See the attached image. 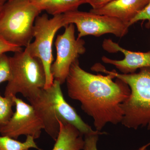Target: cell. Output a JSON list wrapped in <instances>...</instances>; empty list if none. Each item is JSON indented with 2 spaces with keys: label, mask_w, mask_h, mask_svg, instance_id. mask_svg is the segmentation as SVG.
I'll list each match as a JSON object with an SVG mask.
<instances>
[{
  "label": "cell",
  "mask_w": 150,
  "mask_h": 150,
  "mask_svg": "<svg viewBox=\"0 0 150 150\" xmlns=\"http://www.w3.org/2000/svg\"><path fill=\"white\" fill-rule=\"evenodd\" d=\"M16 107L9 121L1 131V136L17 140L22 135L38 139L44 127L41 119L31 104L16 97L13 98Z\"/></svg>",
  "instance_id": "cell-9"
},
{
  "label": "cell",
  "mask_w": 150,
  "mask_h": 150,
  "mask_svg": "<svg viewBox=\"0 0 150 150\" xmlns=\"http://www.w3.org/2000/svg\"><path fill=\"white\" fill-rule=\"evenodd\" d=\"M63 16L65 26L71 23L76 25L79 39L86 35L99 37L108 33L122 38L129 31L128 23L115 18L97 14L91 11L77 10L63 14Z\"/></svg>",
  "instance_id": "cell-7"
},
{
  "label": "cell",
  "mask_w": 150,
  "mask_h": 150,
  "mask_svg": "<svg viewBox=\"0 0 150 150\" xmlns=\"http://www.w3.org/2000/svg\"><path fill=\"white\" fill-rule=\"evenodd\" d=\"M102 46L109 53L121 52L124 54V59L121 60H113L105 56L102 58L103 62L115 66L123 74H133L138 69L150 67V51L146 52L129 51L111 39H105Z\"/></svg>",
  "instance_id": "cell-10"
},
{
  "label": "cell",
  "mask_w": 150,
  "mask_h": 150,
  "mask_svg": "<svg viewBox=\"0 0 150 150\" xmlns=\"http://www.w3.org/2000/svg\"><path fill=\"white\" fill-rule=\"evenodd\" d=\"M65 28L64 32L57 35L55 41L57 55L51 67L54 80L58 81L61 85L66 82L73 63L86 51L84 40L75 37L74 24L71 23Z\"/></svg>",
  "instance_id": "cell-8"
},
{
  "label": "cell",
  "mask_w": 150,
  "mask_h": 150,
  "mask_svg": "<svg viewBox=\"0 0 150 150\" xmlns=\"http://www.w3.org/2000/svg\"><path fill=\"white\" fill-rule=\"evenodd\" d=\"M41 11L30 0H8L0 16V36L11 44L26 47L33 38L35 19Z\"/></svg>",
  "instance_id": "cell-4"
},
{
  "label": "cell",
  "mask_w": 150,
  "mask_h": 150,
  "mask_svg": "<svg viewBox=\"0 0 150 150\" xmlns=\"http://www.w3.org/2000/svg\"><path fill=\"white\" fill-rule=\"evenodd\" d=\"M6 1H8V0H6Z\"/></svg>",
  "instance_id": "cell-24"
},
{
  "label": "cell",
  "mask_w": 150,
  "mask_h": 150,
  "mask_svg": "<svg viewBox=\"0 0 150 150\" xmlns=\"http://www.w3.org/2000/svg\"><path fill=\"white\" fill-rule=\"evenodd\" d=\"M113 1L114 0H88V4L91 6L93 9H96Z\"/></svg>",
  "instance_id": "cell-20"
},
{
  "label": "cell",
  "mask_w": 150,
  "mask_h": 150,
  "mask_svg": "<svg viewBox=\"0 0 150 150\" xmlns=\"http://www.w3.org/2000/svg\"><path fill=\"white\" fill-rule=\"evenodd\" d=\"M140 21H147L146 27L147 28H150V0H149V2L146 6L129 23V27Z\"/></svg>",
  "instance_id": "cell-17"
},
{
  "label": "cell",
  "mask_w": 150,
  "mask_h": 150,
  "mask_svg": "<svg viewBox=\"0 0 150 150\" xmlns=\"http://www.w3.org/2000/svg\"><path fill=\"white\" fill-rule=\"evenodd\" d=\"M35 139L27 136L24 142H21L6 136H0V150H25L35 149L41 150L36 144Z\"/></svg>",
  "instance_id": "cell-14"
},
{
  "label": "cell",
  "mask_w": 150,
  "mask_h": 150,
  "mask_svg": "<svg viewBox=\"0 0 150 150\" xmlns=\"http://www.w3.org/2000/svg\"><path fill=\"white\" fill-rule=\"evenodd\" d=\"M60 131L52 150H82L84 145L82 135L71 124L59 121Z\"/></svg>",
  "instance_id": "cell-12"
},
{
  "label": "cell",
  "mask_w": 150,
  "mask_h": 150,
  "mask_svg": "<svg viewBox=\"0 0 150 150\" xmlns=\"http://www.w3.org/2000/svg\"><path fill=\"white\" fill-rule=\"evenodd\" d=\"M15 103L13 98L3 97L0 94V133L13 114Z\"/></svg>",
  "instance_id": "cell-15"
},
{
  "label": "cell",
  "mask_w": 150,
  "mask_h": 150,
  "mask_svg": "<svg viewBox=\"0 0 150 150\" xmlns=\"http://www.w3.org/2000/svg\"><path fill=\"white\" fill-rule=\"evenodd\" d=\"M99 134H88L85 136L83 150H98L97 142Z\"/></svg>",
  "instance_id": "cell-18"
},
{
  "label": "cell",
  "mask_w": 150,
  "mask_h": 150,
  "mask_svg": "<svg viewBox=\"0 0 150 150\" xmlns=\"http://www.w3.org/2000/svg\"><path fill=\"white\" fill-rule=\"evenodd\" d=\"M10 57L11 77L8 82L4 96L13 98L21 93L28 100L45 88L46 74L40 60L32 56L25 48Z\"/></svg>",
  "instance_id": "cell-5"
},
{
  "label": "cell",
  "mask_w": 150,
  "mask_h": 150,
  "mask_svg": "<svg viewBox=\"0 0 150 150\" xmlns=\"http://www.w3.org/2000/svg\"><path fill=\"white\" fill-rule=\"evenodd\" d=\"M149 145H150V143H149V144H147L145 145V146H144L139 148V149H138L136 150H146V148L148 146H149Z\"/></svg>",
  "instance_id": "cell-22"
},
{
  "label": "cell",
  "mask_w": 150,
  "mask_h": 150,
  "mask_svg": "<svg viewBox=\"0 0 150 150\" xmlns=\"http://www.w3.org/2000/svg\"><path fill=\"white\" fill-rule=\"evenodd\" d=\"M21 51H22L21 47L10 44L0 36V56L2 54H6L7 52L16 53Z\"/></svg>",
  "instance_id": "cell-19"
},
{
  "label": "cell",
  "mask_w": 150,
  "mask_h": 150,
  "mask_svg": "<svg viewBox=\"0 0 150 150\" xmlns=\"http://www.w3.org/2000/svg\"><path fill=\"white\" fill-rule=\"evenodd\" d=\"M110 74L128 85L131 90L129 97L121 104V123L129 129H150V67L140 69L137 73L120 74L113 70Z\"/></svg>",
  "instance_id": "cell-3"
},
{
  "label": "cell",
  "mask_w": 150,
  "mask_h": 150,
  "mask_svg": "<svg viewBox=\"0 0 150 150\" xmlns=\"http://www.w3.org/2000/svg\"><path fill=\"white\" fill-rule=\"evenodd\" d=\"M148 2L149 0H114L99 8H92L90 11L115 18L129 25Z\"/></svg>",
  "instance_id": "cell-11"
},
{
  "label": "cell",
  "mask_w": 150,
  "mask_h": 150,
  "mask_svg": "<svg viewBox=\"0 0 150 150\" xmlns=\"http://www.w3.org/2000/svg\"><path fill=\"white\" fill-rule=\"evenodd\" d=\"M30 150V149H26V150Z\"/></svg>",
  "instance_id": "cell-23"
},
{
  "label": "cell",
  "mask_w": 150,
  "mask_h": 150,
  "mask_svg": "<svg viewBox=\"0 0 150 150\" xmlns=\"http://www.w3.org/2000/svg\"><path fill=\"white\" fill-rule=\"evenodd\" d=\"M61 86L58 81L54 80L51 87L43 89L34 98L28 100L41 119L46 133L56 141L60 131L59 122L61 121L73 125L84 136L106 134L94 131L82 119L65 99Z\"/></svg>",
  "instance_id": "cell-2"
},
{
  "label": "cell",
  "mask_w": 150,
  "mask_h": 150,
  "mask_svg": "<svg viewBox=\"0 0 150 150\" xmlns=\"http://www.w3.org/2000/svg\"><path fill=\"white\" fill-rule=\"evenodd\" d=\"M11 77L10 57L4 54L0 56V84L10 80Z\"/></svg>",
  "instance_id": "cell-16"
},
{
  "label": "cell",
  "mask_w": 150,
  "mask_h": 150,
  "mask_svg": "<svg viewBox=\"0 0 150 150\" xmlns=\"http://www.w3.org/2000/svg\"><path fill=\"white\" fill-rule=\"evenodd\" d=\"M6 1V0H0V16L2 11L3 8Z\"/></svg>",
  "instance_id": "cell-21"
},
{
  "label": "cell",
  "mask_w": 150,
  "mask_h": 150,
  "mask_svg": "<svg viewBox=\"0 0 150 150\" xmlns=\"http://www.w3.org/2000/svg\"><path fill=\"white\" fill-rule=\"evenodd\" d=\"M112 75H95L81 68L78 59L66 79L68 95L80 102L82 110L93 120L96 130L101 132L107 123H121V104L130 96L128 85Z\"/></svg>",
  "instance_id": "cell-1"
},
{
  "label": "cell",
  "mask_w": 150,
  "mask_h": 150,
  "mask_svg": "<svg viewBox=\"0 0 150 150\" xmlns=\"http://www.w3.org/2000/svg\"><path fill=\"white\" fill-rule=\"evenodd\" d=\"M40 10L46 11L53 16L77 10L88 0H30Z\"/></svg>",
  "instance_id": "cell-13"
},
{
  "label": "cell",
  "mask_w": 150,
  "mask_h": 150,
  "mask_svg": "<svg viewBox=\"0 0 150 150\" xmlns=\"http://www.w3.org/2000/svg\"><path fill=\"white\" fill-rule=\"evenodd\" d=\"M63 14L54 16L49 18L44 14L35 19L33 29L35 40L25 47L32 56L40 60L43 64L46 77L45 88L53 84L54 79L51 72L54 57L52 54L53 41L56 32L61 28L65 27Z\"/></svg>",
  "instance_id": "cell-6"
}]
</instances>
